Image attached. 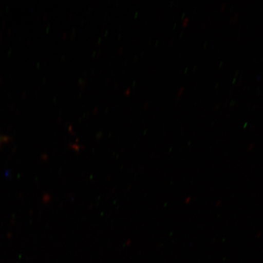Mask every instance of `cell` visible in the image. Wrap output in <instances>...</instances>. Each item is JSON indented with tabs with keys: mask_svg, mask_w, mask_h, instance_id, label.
Returning <instances> with one entry per match:
<instances>
[{
	"mask_svg": "<svg viewBox=\"0 0 263 263\" xmlns=\"http://www.w3.org/2000/svg\"><path fill=\"white\" fill-rule=\"evenodd\" d=\"M190 21V18L189 16H186V17L184 18L182 22V26L183 28H185L187 25H188Z\"/></svg>",
	"mask_w": 263,
	"mask_h": 263,
	"instance_id": "1",
	"label": "cell"
},
{
	"mask_svg": "<svg viewBox=\"0 0 263 263\" xmlns=\"http://www.w3.org/2000/svg\"><path fill=\"white\" fill-rule=\"evenodd\" d=\"M226 6V3H223V4L222 5V7H221V9L222 10V11H223V9H225Z\"/></svg>",
	"mask_w": 263,
	"mask_h": 263,
	"instance_id": "3",
	"label": "cell"
},
{
	"mask_svg": "<svg viewBox=\"0 0 263 263\" xmlns=\"http://www.w3.org/2000/svg\"><path fill=\"white\" fill-rule=\"evenodd\" d=\"M185 90V88L183 87H181L178 91V94H177V98H179L181 96H182L183 94V92Z\"/></svg>",
	"mask_w": 263,
	"mask_h": 263,
	"instance_id": "2",
	"label": "cell"
}]
</instances>
